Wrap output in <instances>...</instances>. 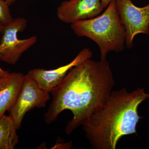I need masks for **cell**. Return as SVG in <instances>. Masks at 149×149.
I'll list each match as a JSON object with an SVG mask.
<instances>
[{"label": "cell", "mask_w": 149, "mask_h": 149, "mask_svg": "<svg viewBox=\"0 0 149 149\" xmlns=\"http://www.w3.org/2000/svg\"><path fill=\"white\" fill-rule=\"evenodd\" d=\"M4 1H5L10 6L13 4L17 0H4Z\"/></svg>", "instance_id": "5bb4252c"}, {"label": "cell", "mask_w": 149, "mask_h": 149, "mask_svg": "<svg viewBox=\"0 0 149 149\" xmlns=\"http://www.w3.org/2000/svg\"><path fill=\"white\" fill-rule=\"evenodd\" d=\"M112 1L113 0H101L102 5L104 8H106Z\"/></svg>", "instance_id": "7c38bea8"}, {"label": "cell", "mask_w": 149, "mask_h": 149, "mask_svg": "<svg viewBox=\"0 0 149 149\" xmlns=\"http://www.w3.org/2000/svg\"><path fill=\"white\" fill-rule=\"evenodd\" d=\"M119 17L125 32V47H133L136 35H149V3L143 7L135 6L131 0H116Z\"/></svg>", "instance_id": "8992f818"}, {"label": "cell", "mask_w": 149, "mask_h": 149, "mask_svg": "<svg viewBox=\"0 0 149 149\" xmlns=\"http://www.w3.org/2000/svg\"><path fill=\"white\" fill-rule=\"evenodd\" d=\"M17 128L9 116L0 118V149H14L19 143Z\"/></svg>", "instance_id": "30bf717a"}, {"label": "cell", "mask_w": 149, "mask_h": 149, "mask_svg": "<svg viewBox=\"0 0 149 149\" xmlns=\"http://www.w3.org/2000/svg\"><path fill=\"white\" fill-rule=\"evenodd\" d=\"M9 7L4 0H0V23L4 26L10 24L14 19Z\"/></svg>", "instance_id": "8fae6325"}, {"label": "cell", "mask_w": 149, "mask_h": 149, "mask_svg": "<svg viewBox=\"0 0 149 149\" xmlns=\"http://www.w3.org/2000/svg\"><path fill=\"white\" fill-rule=\"evenodd\" d=\"M78 37H86L98 46L101 60L107 59L109 53H119L125 47V32L119 17L116 0H113L101 14L91 19L70 24Z\"/></svg>", "instance_id": "3957f363"}, {"label": "cell", "mask_w": 149, "mask_h": 149, "mask_svg": "<svg viewBox=\"0 0 149 149\" xmlns=\"http://www.w3.org/2000/svg\"><path fill=\"white\" fill-rule=\"evenodd\" d=\"M114 84L107 59L86 60L70 69L51 92L52 100L45 114V122L51 124L62 112L68 110L73 117L67 124L65 131L70 134L103 108Z\"/></svg>", "instance_id": "6da1fadb"}, {"label": "cell", "mask_w": 149, "mask_h": 149, "mask_svg": "<svg viewBox=\"0 0 149 149\" xmlns=\"http://www.w3.org/2000/svg\"><path fill=\"white\" fill-rule=\"evenodd\" d=\"M104 9L101 0H67L58 7L56 15L61 21L71 24L96 17Z\"/></svg>", "instance_id": "ba28073f"}, {"label": "cell", "mask_w": 149, "mask_h": 149, "mask_svg": "<svg viewBox=\"0 0 149 149\" xmlns=\"http://www.w3.org/2000/svg\"><path fill=\"white\" fill-rule=\"evenodd\" d=\"M149 98L144 89L128 92L125 88L113 91L103 108L83 125L86 138L95 149H115L122 137L136 134L141 117L139 105Z\"/></svg>", "instance_id": "7a4b0ae2"}, {"label": "cell", "mask_w": 149, "mask_h": 149, "mask_svg": "<svg viewBox=\"0 0 149 149\" xmlns=\"http://www.w3.org/2000/svg\"><path fill=\"white\" fill-rule=\"evenodd\" d=\"M24 75L20 72H9L0 78V118L14 103Z\"/></svg>", "instance_id": "9c48e42d"}, {"label": "cell", "mask_w": 149, "mask_h": 149, "mask_svg": "<svg viewBox=\"0 0 149 149\" xmlns=\"http://www.w3.org/2000/svg\"><path fill=\"white\" fill-rule=\"evenodd\" d=\"M27 25L26 19L19 17L14 19L10 24L5 26L0 43V60L2 61L9 64H15L22 55L37 43L36 36L24 40L18 39L17 34L23 32Z\"/></svg>", "instance_id": "5b68a950"}, {"label": "cell", "mask_w": 149, "mask_h": 149, "mask_svg": "<svg viewBox=\"0 0 149 149\" xmlns=\"http://www.w3.org/2000/svg\"><path fill=\"white\" fill-rule=\"evenodd\" d=\"M50 93L41 89L35 80L27 74L24 75L21 88L14 103L8 111L17 130L27 113L35 108L45 107L51 99Z\"/></svg>", "instance_id": "277c9868"}, {"label": "cell", "mask_w": 149, "mask_h": 149, "mask_svg": "<svg viewBox=\"0 0 149 149\" xmlns=\"http://www.w3.org/2000/svg\"><path fill=\"white\" fill-rule=\"evenodd\" d=\"M5 26H4L1 23H0V32L3 33L4 29Z\"/></svg>", "instance_id": "9a60e30c"}, {"label": "cell", "mask_w": 149, "mask_h": 149, "mask_svg": "<svg viewBox=\"0 0 149 149\" xmlns=\"http://www.w3.org/2000/svg\"><path fill=\"white\" fill-rule=\"evenodd\" d=\"M93 56V52L89 48H85L79 52L73 60L65 65L56 69L45 70L35 68L28 71V74L40 88L50 93L63 80L70 70Z\"/></svg>", "instance_id": "52a82bcc"}, {"label": "cell", "mask_w": 149, "mask_h": 149, "mask_svg": "<svg viewBox=\"0 0 149 149\" xmlns=\"http://www.w3.org/2000/svg\"><path fill=\"white\" fill-rule=\"evenodd\" d=\"M1 54H0V58H1ZM9 72L8 71L4 70L2 69V68L0 67V78L5 76V75H6Z\"/></svg>", "instance_id": "4fadbf2b"}]
</instances>
